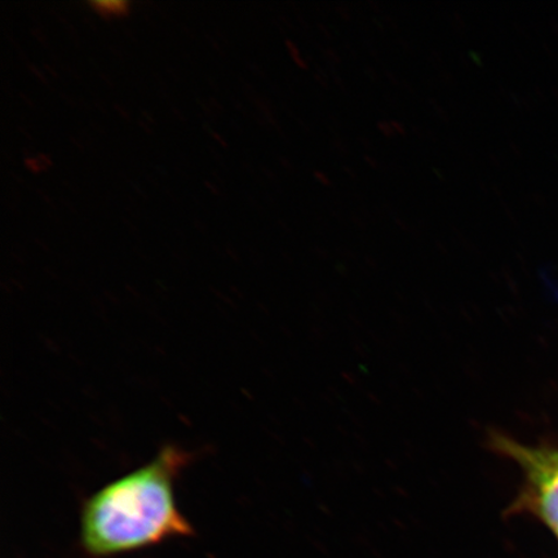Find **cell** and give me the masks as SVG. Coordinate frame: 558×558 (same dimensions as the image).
I'll list each match as a JSON object with an SVG mask.
<instances>
[{"label": "cell", "instance_id": "1", "mask_svg": "<svg viewBox=\"0 0 558 558\" xmlns=\"http://www.w3.org/2000/svg\"><path fill=\"white\" fill-rule=\"evenodd\" d=\"M193 458V452L167 444L150 462L90 494L81 508L82 549L104 558L194 535L174 493L177 480Z\"/></svg>", "mask_w": 558, "mask_h": 558}, {"label": "cell", "instance_id": "2", "mask_svg": "<svg viewBox=\"0 0 558 558\" xmlns=\"http://www.w3.org/2000/svg\"><path fill=\"white\" fill-rule=\"evenodd\" d=\"M487 446L498 456L513 460L523 472L525 483L509 512L538 515L558 538V451L532 448L499 432L488 435Z\"/></svg>", "mask_w": 558, "mask_h": 558}, {"label": "cell", "instance_id": "3", "mask_svg": "<svg viewBox=\"0 0 558 558\" xmlns=\"http://www.w3.org/2000/svg\"><path fill=\"white\" fill-rule=\"evenodd\" d=\"M93 7L105 17L123 16L128 13V3L124 2H96Z\"/></svg>", "mask_w": 558, "mask_h": 558}]
</instances>
